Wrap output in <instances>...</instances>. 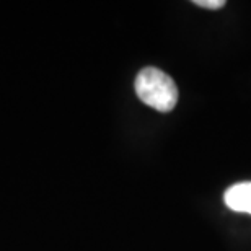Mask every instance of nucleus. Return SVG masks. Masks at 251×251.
<instances>
[{"label": "nucleus", "mask_w": 251, "mask_h": 251, "mask_svg": "<svg viewBox=\"0 0 251 251\" xmlns=\"http://www.w3.org/2000/svg\"><path fill=\"white\" fill-rule=\"evenodd\" d=\"M134 87L140 101L160 113L172 111L178 103L176 83L160 69H142L135 77Z\"/></svg>", "instance_id": "obj_1"}, {"label": "nucleus", "mask_w": 251, "mask_h": 251, "mask_svg": "<svg viewBox=\"0 0 251 251\" xmlns=\"http://www.w3.org/2000/svg\"><path fill=\"white\" fill-rule=\"evenodd\" d=\"M225 205L235 212L251 215V181L237 183L230 186L224 194Z\"/></svg>", "instance_id": "obj_2"}, {"label": "nucleus", "mask_w": 251, "mask_h": 251, "mask_svg": "<svg viewBox=\"0 0 251 251\" xmlns=\"http://www.w3.org/2000/svg\"><path fill=\"white\" fill-rule=\"evenodd\" d=\"M194 5L207 10H219L225 7V0H194Z\"/></svg>", "instance_id": "obj_3"}]
</instances>
